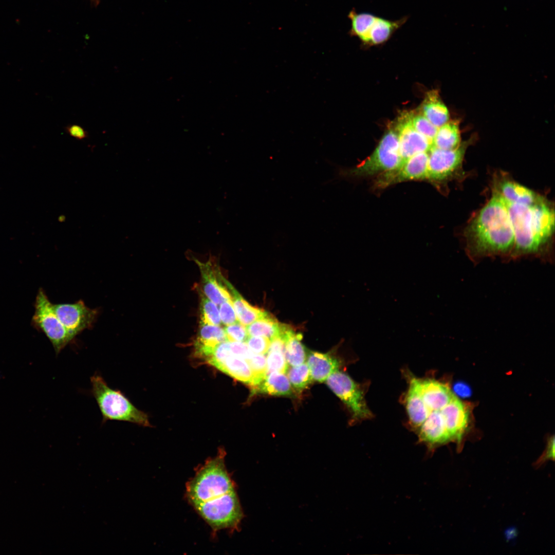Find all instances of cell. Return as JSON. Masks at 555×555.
<instances>
[{
  "instance_id": "6da1fadb",
  "label": "cell",
  "mask_w": 555,
  "mask_h": 555,
  "mask_svg": "<svg viewBox=\"0 0 555 555\" xmlns=\"http://www.w3.org/2000/svg\"><path fill=\"white\" fill-rule=\"evenodd\" d=\"M467 248L473 257H512L514 236L505 200L492 191V196L465 231Z\"/></svg>"
},
{
  "instance_id": "7a4b0ae2",
  "label": "cell",
  "mask_w": 555,
  "mask_h": 555,
  "mask_svg": "<svg viewBox=\"0 0 555 555\" xmlns=\"http://www.w3.org/2000/svg\"><path fill=\"white\" fill-rule=\"evenodd\" d=\"M506 202L514 236L511 257L539 254L554 232V211L550 203L542 196L531 204Z\"/></svg>"
},
{
  "instance_id": "3957f363",
  "label": "cell",
  "mask_w": 555,
  "mask_h": 555,
  "mask_svg": "<svg viewBox=\"0 0 555 555\" xmlns=\"http://www.w3.org/2000/svg\"><path fill=\"white\" fill-rule=\"evenodd\" d=\"M225 452L221 449L207 460L187 484L186 494L192 506L216 502L236 491L225 464Z\"/></svg>"
},
{
  "instance_id": "277c9868",
  "label": "cell",
  "mask_w": 555,
  "mask_h": 555,
  "mask_svg": "<svg viewBox=\"0 0 555 555\" xmlns=\"http://www.w3.org/2000/svg\"><path fill=\"white\" fill-rule=\"evenodd\" d=\"M90 383V392L100 411L103 423L110 420L151 427L147 415L138 409L120 390L110 387L101 375L92 376Z\"/></svg>"
},
{
  "instance_id": "5b68a950",
  "label": "cell",
  "mask_w": 555,
  "mask_h": 555,
  "mask_svg": "<svg viewBox=\"0 0 555 555\" xmlns=\"http://www.w3.org/2000/svg\"><path fill=\"white\" fill-rule=\"evenodd\" d=\"M401 162L397 132L390 128L383 135L374 152L365 160L353 168L337 166L336 177L349 179L385 173L397 169Z\"/></svg>"
},
{
  "instance_id": "8992f818",
  "label": "cell",
  "mask_w": 555,
  "mask_h": 555,
  "mask_svg": "<svg viewBox=\"0 0 555 555\" xmlns=\"http://www.w3.org/2000/svg\"><path fill=\"white\" fill-rule=\"evenodd\" d=\"M347 17L350 21L348 34L358 38L362 44L368 46L386 43L409 17L406 15L392 20L368 12L358 13L355 8L349 12Z\"/></svg>"
},
{
  "instance_id": "52a82bcc",
  "label": "cell",
  "mask_w": 555,
  "mask_h": 555,
  "mask_svg": "<svg viewBox=\"0 0 555 555\" xmlns=\"http://www.w3.org/2000/svg\"><path fill=\"white\" fill-rule=\"evenodd\" d=\"M53 304L44 290L40 288L34 303V312L31 324L36 330L45 334L58 355L75 339L58 318Z\"/></svg>"
},
{
  "instance_id": "ba28073f",
  "label": "cell",
  "mask_w": 555,
  "mask_h": 555,
  "mask_svg": "<svg viewBox=\"0 0 555 555\" xmlns=\"http://www.w3.org/2000/svg\"><path fill=\"white\" fill-rule=\"evenodd\" d=\"M193 507L214 531L238 529L244 517L236 491L217 502L198 504Z\"/></svg>"
},
{
  "instance_id": "9c48e42d",
  "label": "cell",
  "mask_w": 555,
  "mask_h": 555,
  "mask_svg": "<svg viewBox=\"0 0 555 555\" xmlns=\"http://www.w3.org/2000/svg\"><path fill=\"white\" fill-rule=\"evenodd\" d=\"M473 137L461 142L454 149L443 150L432 146L429 153L427 179L442 181L457 174H464L462 162L468 147L473 142Z\"/></svg>"
},
{
  "instance_id": "30bf717a",
  "label": "cell",
  "mask_w": 555,
  "mask_h": 555,
  "mask_svg": "<svg viewBox=\"0 0 555 555\" xmlns=\"http://www.w3.org/2000/svg\"><path fill=\"white\" fill-rule=\"evenodd\" d=\"M325 381L330 389L349 409L354 419H365L372 417L362 391L348 375L338 370Z\"/></svg>"
},
{
  "instance_id": "8fae6325",
  "label": "cell",
  "mask_w": 555,
  "mask_h": 555,
  "mask_svg": "<svg viewBox=\"0 0 555 555\" xmlns=\"http://www.w3.org/2000/svg\"><path fill=\"white\" fill-rule=\"evenodd\" d=\"M53 305L58 318L73 339L84 330L92 328L100 312L98 308L87 306L82 300Z\"/></svg>"
},
{
  "instance_id": "7c38bea8",
  "label": "cell",
  "mask_w": 555,
  "mask_h": 555,
  "mask_svg": "<svg viewBox=\"0 0 555 555\" xmlns=\"http://www.w3.org/2000/svg\"><path fill=\"white\" fill-rule=\"evenodd\" d=\"M413 115L412 112H403L398 117L395 128L398 138L401 164L417 153L428 152L433 146L431 141L414 128Z\"/></svg>"
},
{
  "instance_id": "4fadbf2b",
  "label": "cell",
  "mask_w": 555,
  "mask_h": 555,
  "mask_svg": "<svg viewBox=\"0 0 555 555\" xmlns=\"http://www.w3.org/2000/svg\"><path fill=\"white\" fill-rule=\"evenodd\" d=\"M428 161V152L417 153L403 161L398 169L383 174L377 184L383 187L400 181L425 179Z\"/></svg>"
},
{
  "instance_id": "5bb4252c",
  "label": "cell",
  "mask_w": 555,
  "mask_h": 555,
  "mask_svg": "<svg viewBox=\"0 0 555 555\" xmlns=\"http://www.w3.org/2000/svg\"><path fill=\"white\" fill-rule=\"evenodd\" d=\"M194 261L201 273L203 294L217 306L224 301H232L218 267L214 266L210 261L202 262L196 258Z\"/></svg>"
},
{
  "instance_id": "9a60e30c",
  "label": "cell",
  "mask_w": 555,
  "mask_h": 555,
  "mask_svg": "<svg viewBox=\"0 0 555 555\" xmlns=\"http://www.w3.org/2000/svg\"><path fill=\"white\" fill-rule=\"evenodd\" d=\"M492 191L499 194L507 202L531 204L542 196L531 190L511 179L506 174L498 173L493 177Z\"/></svg>"
},
{
  "instance_id": "2e32d148",
  "label": "cell",
  "mask_w": 555,
  "mask_h": 555,
  "mask_svg": "<svg viewBox=\"0 0 555 555\" xmlns=\"http://www.w3.org/2000/svg\"><path fill=\"white\" fill-rule=\"evenodd\" d=\"M411 382L414 385L431 412L440 411L454 396L448 386L433 379L420 380L414 378Z\"/></svg>"
},
{
  "instance_id": "e0dca14e",
  "label": "cell",
  "mask_w": 555,
  "mask_h": 555,
  "mask_svg": "<svg viewBox=\"0 0 555 555\" xmlns=\"http://www.w3.org/2000/svg\"><path fill=\"white\" fill-rule=\"evenodd\" d=\"M440 412L451 439L460 440L468 424L467 408L454 396Z\"/></svg>"
},
{
  "instance_id": "ac0fdd59",
  "label": "cell",
  "mask_w": 555,
  "mask_h": 555,
  "mask_svg": "<svg viewBox=\"0 0 555 555\" xmlns=\"http://www.w3.org/2000/svg\"><path fill=\"white\" fill-rule=\"evenodd\" d=\"M228 341L224 328L199 322L197 337L194 342L195 354L206 359L220 343Z\"/></svg>"
},
{
  "instance_id": "d6986e66",
  "label": "cell",
  "mask_w": 555,
  "mask_h": 555,
  "mask_svg": "<svg viewBox=\"0 0 555 555\" xmlns=\"http://www.w3.org/2000/svg\"><path fill=\"white\" fill-rule=\"evenodd\" d=\"M420 439L429 445L442 444L451 440L440 411H432L419 426Z\"/></svg>"
},
{
  "instance_id": "ffe728a7",
  "label": "cell",
  "mask_w": 555,
  "mask_h": 555,
  "mask_svg": "<svg viewBox=\"0 0 555 555\" xmlns=\"http://www.w3.org/2000/svg\"><path fill=\"white\" fill-rule=\"evenodd\" d=\"M313 380L322 382L340 366L338 360L328 354L308 351L306 360Z\"/></svg>"
},
{
  "instance_id": "44dd1931",
  "label": "cell",
  "mask_w": 555,
  "mask_h": 555,
  "mask_svg": "<svg viewBox=\"0 0 555 555\" xmlns=\"http://www.w3.org/2000/svg\"><path fill=\"white\" fill-rule=\"evenodd\" d=\"M223 281L230 294L237 320L241 324L247 326L267 314L268 312L264 309L248 303L224 277Z\"/></svg>"
},
{
  "instance_id": "7402d4cb",
  "label": "cell",
  "mask_w": 555,
  "mask_h": 555,
  "mask_svg": "<svg viewBox=\"0 0 555 555\" xmlns=\"http://www.w3.org/2000/svg\"><path fill=\"white\" fill-rule=\"evenodd\" d=\"M280 336L285 343L284 355L288 365L293 366L304 363L307 350L301 342L302 335L297 334L290 326L283 324Z\"/></svg>"
},
{
  "instance_id": "603a6c76",
  "label": "cell",
  "mask_w": 555,
  "mask_h": 555,
  "mask_svg": "<svg viewBox=\"0 0 555 555\" xmlns=\"http://www.w3.org/2000/svg\"><path fill=\"white\" fill-rule=\"evenodd\" d=\"M421 113L437 128L450 119L449 110L436 90L427 92L421 106Z\"/></svg>"
},
{
  "instance_id": "cb8c5ba5",
  "label": "cell",
  "mask_w": 555,
  "mask_h": 555,
  "mask_svg": "<svg viewBox=\"0 0 555 555\" xmlns=\"http://www.w3.org/2000/svg\"><path fill=\"white\" fill-rule=\"evenodd\" d=\"M263 394L270 395L291 396L293 390L284 373L270 372L256 386L252 387V395Z\"/></svg>"
},
{
  "instance_id": "d4e9b609",
  "label": "cell",
  "mask_w": 555,
  "mask_h": 555,
  "mask_svg": "<svg viewBox=\"0 0 555 555\" xmlns=\"http://www.w3.org/2000/svg\"><path fill=\"white\" fill-rule=\"evenodd\" d=\"M214 366L231 377L251 385L253 374L247 361L241 357L230 354Z\"/></svg>"
},
{
  "instance_id": "484cf974",
  "label": "cell",
  "mask_w": 555,
  "mask_h": 555,
  "mask_svg": "<svg viewBox=\"0 0 555 555\" xmlns=\"http://www.w3.org/2000/svg\"><path fill=\"white\" fill-rule=\"evenodd\" d=\"M461 143L459 121L449 120L438 128L433 139V146L443 150H452Z\"/></svg>"
},
{
  "instance_id": "4316f807",
  "label": "cell",
  "mask_w": 555,
  "mask_h": 555,
  "mask_svg": "<svg viewBox=\"0 0 555 555\" xmlns=\"http://www.w3.org/2000/svg\"><path fill=\"white\" fill-rule=\"evenodd\" d=\"M406 408L409 420L415 427H419L431 412L418 391L411 382L406 398Z\"/></svg>"
},
{
  "instance_id": "83f0119b",
  "label": "cell",
  "mask_w": 555,
  "mask_h": 555,
  "mask_svg": "<svg viewBox=\"0 0 555 555\" xmlns=\"http://www.w3.org/2000/svg\"><path fill=\"white\" fill-rule=\"evenodd\" d=\"M282 325L276 318L268 312L263 317L246 326L249 336L264 337L271 339L280 336Z\"/></svg>"
},
{
  "instance_id": "f1b7e54d",
  "label": "cell",
  "mask_w": 555,
  "mask_h": 555,
  "mask_svg": "<svg viewBox=\"0 0 555 555\" xmlns=\"http://www.w3.org/2000/svg\"><path fill=\"white\" fill-rule=\"evenodd\" d=\"M286 373L291 385L297 391L305 389L313 380L307 363L288 368Z\"/></svg>"
},
{
  "instance_id": "f546056e",
  "label": "cell",
  "mask_w": 555,
  "mask_h": 555,
  "mask_svg": "<svg viewBox=\"0 0 555 555\" xmlns=\"http://www.w3.org/2000/svg\"><path fill=\"white\" fill-rule=\"evenodd\" d=\"M198 293L200 297V322L208 324L220 325L221 323L217 305L200 290H198Z\"/></svg>"
},
{
  "instance_id": "4dcf8cb0",
  "label": "cell",
  "mask_w": 555,
  "mask_h": 555,
  "mask_svg": "<svg viewBox=\"0 0 555 555\" xmlns=\"http://www.w3.org/2000/svg\"><path fill=\"white\" fill-rule=\"evenodd\" d=\"M247 361L253 374V380L251 385L253 387L262 382L267 374L266 358L264 355L253 354Z\"/></svg>"
},
{
  "instance_id": "1f68e13d",
  "label": "cell",
  "mask_w": 555,
  "mask_h": 555,
  "mask_svg": "<svg viewBox=\"0 0 555 555\" xmlns=\"http://www.w3.org/2000/svg\"><path fill=\"white\" fill-rule=\"evenodd\" d=\"M412 124L416 131L433 142L438 128L433 125L421 113L416 114L413 113Z\"/></svg>"
},
{
  "instance_id": "d6a6232c",
  "label": "cell",
  "mask_w": 555,
  "mask_h": 555,
  "mask_svg": "<svg viewBox=\"0 0 555 555\" xmlns=\"http://www.w3.org/2000/svg\"><path fill=\"white\" fill-rule=\"evenodd\" d=\"M266 364L267 374L272 372L285 374L288 368L284 354L279 351H268Z\"/></svg>"
},
{
  "instance_id": "836d02e7",
  "label": "cell",
  "mask_w": 555,
  "mask_h": 555,
  "mask_svg": "<svg viewBox=\"0 0 555 555\" xmlns=\"http://www.w3.org/2000/svg\"><path fill=\"white\" fill-rule=\"evenodd\" d=\"M227 340L230 342H246L249 335L246 326L239 322L225 326L224 327Z\"/></svg>"
},
{
  "instance_id": "e575fe53",
  "label": "cell",
  "mask_w": 555,
  "mask_h": 555,
  "mask_svg": "<svg viewBox=\"0 0 555 555\" xmlns=\"http://www.w3.org/2000/svg\"><path fill=\"white\" fill-rule=\"evenodd\" d=\"M245 342L254 354L264 355L268 352L270 341L267 337L249 336Z\"/></svg>"
},
{
  "instance_id": "d590c367",
  "label": "cell",
  "mask_w": 555,
  "mask_h": 555,
  "mask_svg": "<svg viewBox=\"0 0 555 555\" xmlns=\"http://www.w3.org/2000/svg\"><path fill=\"white\" fill-rule=\"evenodd\" d=\"M219 313L221 323L227 326L238 322L232 301H226L219 305Z\"/></svg>"
},
{
  "instance_id": "8d00e7d4",
  "label": "cell",
  "mask_w": 555,
  "mask_h": 555,
  "mask_svg": "<svg viewBox=\"0 0 555 555\" xmlns=\"http://www.w3.org/2000/svg\"><path fill=\"white\" fill-rule=\"evenodd\" d=\"M229 342L232 353L237 356L248 360L254 354L245 342Z\"/></svg>"
},
{
  "instance_id": "74e56055",
  "label": "cell",
  "mask_w": 555,
  "mask_h": 555,
  "mask_svg": "<svg viewBox=\"0 0 555 555\" xmlns=\"http://www.w3.org/2000/svg\"><path fill=\"white\" fill-rule=\"evenodd\" d=\"M66 132L71 137L78 140H83L88 137V133L84 128L77 124H71L67 126L66 127Z\"/></svg>"
},
{
  "instance_id": "f35d334b",
  "label": "cell",
  "mask_w": 555,
  "mask_h": 555,
  "mask_svg": "<svg viewBox=\"0 0 555 555\" xmlns=\"http://www.w3.org/2000/svg\"><path fill=\"white\" fill-rule=\"evenodd\" d=\"M453 390L456 394L461 397H468L471 393L470 387L463 382H456L453 386Z\"/></svg>"
},
{
  "instance_id": "ab89813d",
  "label": "cell",
  "mask_w": 555,
  "mask_h": 555,
  "mask_svg": "<svg viewBox=\"0 0 555 555\" xmlns=\"http://www.w3.org/2000/svg\"><path fill=\"white\" fill-rule=\"evenodd\" d=\"M554 437H553L549 441L545 455L544 456L543 459H541L544 460L546 459L552 458L554 459Z\"/></svg>"
}]
</instances>
